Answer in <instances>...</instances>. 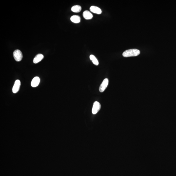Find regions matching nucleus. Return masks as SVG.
Segmentation results:
<instances>
[{"label": "nucleus", "instance_id": "1", "mask_svg": "<svg viewBox=\"0 0 176 176\" xmlns=\"http://www.w3.org/2000/svg\"><path fill=\"white\" fill-rule=\"evenodd\" d=\"M140 54V51L137 49H130L124 52L123 56L124 57H135L138 56Z\"/></svg>", "mask_w": 176, "mask_h": 176}, {"label": "nucleus", "instance_id": "12", "mask_svg": "<svg viewBox=\"0 0 176 176\" xmlns=\"http://www.w3.org/2000/svg\"><path fill=\"white\" fill-rule=\"evenodd\" d=\"M90 59L92 61L93 63L95 65L97 66L99 64V62L97 59L95 57V56L93 55H91L90 56Z\"/></svg>", "mask_w": 176, "mask_h": 176}, {"label": "nucleus", "instance_id": "3", "mask_svg": "<svg viewBox=\"0 0 176 176\" xmlns=\"http://www.w3.org/2000/svg\"><path fill=\"white\" fill-rule=\"evenodd\" d=\"M100 108L101 105L100 103L97 101L95 102L93 104V108H92V113L94 114H96L100 110Z\"/></svg>", "mask_w": 176, "mask_h": 176}, {"label": "nucleus", "instance_id": "11", "mask_svg": "<svg viewBox=\"0 0 176 176\" xmlns=\"http://www.w3.org/2000/svg\"><path fill=\"white\" fill-rule=\"evenodd\" d=\"M81 7L78 5L73 6L71 8L72 11L73 12L76 13L80 12L81 11Z\"/></svg>", "mask_w": 176, "mask_h": 176}, {"label": "nucleus", "instance_id": "4", "mask_svg": "<svg viewBox=\"0 0 176 176\" xmlns=\"http://www.w3.org/2000/svg\"><path fill=\"white\" fill-rule=\"evenodd\" d=\"M109 83V80L107 78H106L103 80L101 84L99 87V90L100 92H103L104 91L105 89L108 86Z\"/></svg>", "mask_w": 176, "mask_h": 176}, {"label": "nucleus", "instance_id": "9", "mask_svg": "<svg viewBox=\"0 0 176 176\" xmlns=\"http://www.w3.org/2000/svg\"><path fill=\"white\" fill-rule=\"evenodd\" d=\"M44 58V56L42 54H38L35 56L33 59L34 63L37 64L40 62Z\"/></svg>", "mask_w": 176, "mask_h": 176}, {"label": "nucleus", "instance_id": "8", "mask_svg": "<svg viewBox=\"0 0 176 176\" xmlns=\"http://www.w3.org/2000/svg\"><path fill=\"white\" fill-rule=\"evenodd\" d=\"M83 16L86 20L91 19L93 17V15L89 11L85 10L83 13Z\"/></svg>", "mask_w": 176, "mask_h": 176}, {"label": "nucleus", "instance_id": "6", "mask_svg": "<svg viewBox=\"0 0 176 176\" xmlns=\"http://www.w3.org/2000/svg\"><path fill=\"white\" fill-rule=\"evenodd\" d=\"M90 10L94 13L99 14L101 13L102 11L100 8L95 6H91L90 8Z\"/></svg>", "mask_w": 176, "mask_h": 176}, {"label": "nucleus", "instance_id": "10", "mask_svg": "<svg viewBox=\"0 0 176 176\" xmlns=\"http://www.w3.org/2000/svg\"><path fill=\"white\" fill-rule=\"evenodd\" d=\"M71 20L74 23H79L81 21L80 17L78 15H73L71 17Z\"/></svg>", "mask_w": 176, "mask_h": 176}, {"label": "nucleus", "instance_id": "7", "mask_svg": "<svg viewBox=\"0 0 176 176\" xmlns=\"http://www.w3.org/2000/svg\"><path fill=\"white\" fill-rule=\"evenodd\" d=\"M40 79L39 77H35L32 79L31 82V86L33 87H37L40 83Z\"/></svg>", "mask_w": 176, "mask_h": 176}, {"label": "nucleus", "instance_id": "5", "mask_svg": "<svg viewBox=\"0 0 176 176\" xmlns=\"http://www.w3.org/2000/svg\"><path fill=\"white\" fill-rule=\"evenodd\" d=\"M21 85V82L19 80H16L14 85L13 87L12 88V91L14 93H16L19 90L20 87Z\"/></svg>", "mask_w": 176, "mask_h": 176}, {"label": "nucleus", "instance_id": "2", "mask_svg": "<svg viewBox=\"0 0 176 176\" xmlns=\"http://www.w3.org/2000/svg\"><path fill=\"white\" fill-rule=\"evenodd\" d=\"M13 56L15 60L17 62L21 61L23 58L22 52L19 50H16L14 51Z\"/></svg>", "mask_w": 176, "mask_h": 176}]
</instances>
